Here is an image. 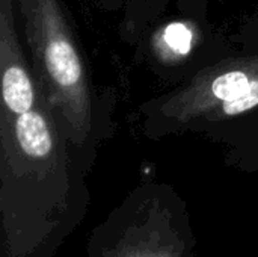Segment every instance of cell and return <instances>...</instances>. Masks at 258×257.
Here are the masks:
<instances>
[{
	"mask_svg": "<svg viewBox=\"0 0 258 257\" xmlns=\"http://www.w3.org/2000/svg\"><path fill=\"white\" fill-rule=\"evenodd\" d=\"M85 251V257H197L198 238L181 204L142 195L98 224Z\"/></svg>",
	"mask_w": 258,
	"mask_h": 257,
	"instance_id": "cell-1",
	"label": "cell"
},
{
	"mask_svg": "<svg viewBox=\"0 0 258 257\" xmlns=\"http://www.w3.org/2000/svg\"><path fill=\"white\" fill-rule=\"evenodd\" d=\"M17 139L21 150L33 159H42L51 151V138L44 118L36 112L20 114L15 124Z\"/></svg>",
	"mask_w": 258,
	"mask_h": 257,
	"instance_id": "cell-2",
	"label": "cell"
},
{
	"mask_svg": "<svg viewBox=\"0 0 258 257\" xmlns=\"http://www.w3.org/2000/svg\"><path fill=\"white\" fill-rule=\"evenodd\" d=\"M47 67L53 79L63 85L71 86L80 80L82 67L73 45L65 39H53L45 50Z\"/></svg>",
	"mask_w": 258,
	"mask_h": 257,
	"instance_id": "cell-3",
	"label": "cell"
},
{
	"mask_svg": "<svg viewBox=\"0 0 258 257\" xmlns=\"http://www.w3.org/2000/svg\"><path fill=\"white\" fill-rule=\"evenodd\" d=\"M3 100L15 114L30 111L33 105V89L24 70L11 67L3 74Z\"/></svg>",
	"mask_w": 258,
	"mask_h": 257,
	"instance_id": "cell-4",
	"label": "cell"
},
{
	"mask_svg": "<svg viewBox=\"0 0 258 257\" xmlns=\"http://www.w3.org/2000/svg\"><path fill=\"white\" fill-rule=\"evenodd\" d=\"M249 85V80L245 73L242 71H231L221 77H218L213 83V92L218 98L231 100L237 97L243 89H246Z\"/></svg>",
	"mask_w": 258,
	"mask_h": 257,
	"instance_id": "cell-5",
	"label": "cell"
},
{
	"mask_svg": "<svg viewBox=\"0 0 258 257\" xmlns=\"http://www.w3.org/2000/svg\"><path fill=\"white\" fill-rule=\"evenodd\" d=\"M258 105V82L249 83L246 89H243L237 97L231 100H225L224 103V111L228 115H236L242 114L254 106Z\"/></svg>",
	"mask_w": 258,
	"mask_h": 257,
	"instance_id": "cell-6",
	"label": "cell"
},
{
	"mask_svg": "<svg viewBox=\"0 0 258 257\" xmlns=\"http://www.w3.org/2000/svg\"><path fill=\"white\" fill-rule=\"evenodd\" d=\"M165 39L172 48H175V52L187 53L192 44V33L186 26L180 23H174L168 26V29L165 30Z\"/></svg>",
	"mask_w": 258,
	"mask_h": 257,
	"instance_id": "cell-7",
	"label": "cell"
}]
</instances>
